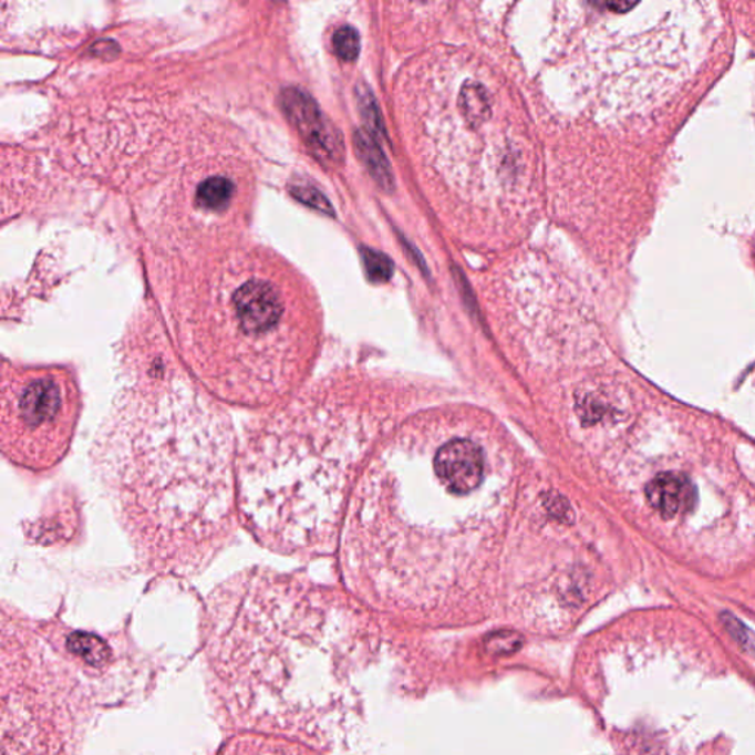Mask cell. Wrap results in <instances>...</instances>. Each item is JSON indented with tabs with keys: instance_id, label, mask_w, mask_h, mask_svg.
<instances>
[{
	"instance_id": "9",
	"label": "cell",
	"mask_w": 755,
	"mask_h": 755,
	"mask_svg": "<svg viewBox=\"0 0 755 755\" xmlns=\"http://www.w3.org/2000/svg\"><path fill=\"white\" fill-rule=\"evenodd\" d=\"M363 263H365L368 278L372 282L382 283L393 278L394 265L384 252L376 251L374 248H363Z\"/></svg>"
},
{
	"instance_id": "6",
	"label": "cell",
	"mask_w": 755,
	"mask_h": 755,
	"mask_svg": "<svg viewBox=\"0 0 755 755\" xmlns=\"http://www.w3.org/2000/svg\"><path fill=\"white\" fill-rule=\"evenodd\" d=\"M354 148L358 151L359 158L365 164L370 175L382 189L390 193L394 189V176L391 170L389 159L384 151L381 149L374 135L363 131L354 133Z\"/></svg>"
},
{
	"instance_id": "7",
	"label": "cell",
	"mask_w": 755,
	"mask_h": 755,
	"mask_svg": "<svg viewBox=\"0 0 755 755\" xmlns=\"http://www.w3.org/2000/svg\"><path fill=\"white\" fill-rule=\"evenodd\" d=\"M235 194L232 182L215 176L204 180L197 190V204L203 210L221 211L229 206Z\"/></svg>"
},
{
	"instance_id": "8",
	"label": "cell",
	"mask_w": 755,
	"mask_h": 755,
	"mask_svg": "<svg viewBox=\"0 0 755 755\" xmlns=\"http://www.w3.org/2000/svg\"><path fill=\"white\" fill-rule=\"evenodd\" d=\"M66 647H69V650L74 655H77L79 659L86 661L91 665L104 664L110 656L106 643L101 638L95 637V634L86 632L71 633L69 639H66Z\"/></svg>"
},
{
	"instance_id": "11",
	"label": "cell",
	"mask_w": 755,
	"mask_h": 755,
	"mask_svg": "<svg viewBox=\"0 0 755 755\" xmlns=\"http://www.w3.org/2000/svg\"><path fill=\"white\" fill-rule=\"evenodd\" d=\"M358 97L363 118H365L368 127H370L371 135L374 133L375 136L384 137V126H382L380 108H377L375 97L372 96V93L366 87L362 86H359Z\"/></svg>"
},
{
	"instance_id": "10",
	"label": "cell",
	"mask_w": 755,
	"mask_h": 755,
	"mask_svg": "<svg viewBox=\"0 0 755 755\" xmlns=\"http://www.w3.org/2000/svg\"><path fill=\"white\" fill-rule=\"evenodd\" d=\"M332 43H334L337 55L343 61L358 60L359 53H361V38L353 27L345 25L337 30Z\"/></svg>"
},
{
	"instance_id": "12",
	"label": "cell",
	"mask_w": 755,
	"mask_h": 755,
	"mask_svg": "<svg viewBox=\"0 0 755 755\" xmlns=\"http://www.w3.org/2000/svg\"><path fill=\"white\" fill-rule=\"evenodd\" d=\"M292 193L301 203L308 204L314 210L325 213V215H334V208H332L331 203L318 189L310 188V186H296Z\"/></svg>"
},
{
	"instance_id": "3",
	"label": "cell",
	"mask_w": 755,
	"mask_h": 755,
	"mask_svg": "<svg viewBox=\"0 0 755 755\" xmlns=\"http://www.w3.org/2000/svg\"><path fill=\"white\" fill-rule=\"evenodd\" d=\"M434 469L446 490L465 496L482 484L486 457L477 443L457 438L439 448Z\"/></svg>"
},
{
	"instance_id": "1",
	"label": "cell",
	"mask_w": 755,
	"mask_h": 755,
	"mask_svg": "<svg viewBox=\"0 0 755 755\" xmlns=\"http://www.w3.org/2000/svg\"><path fill=\"white\" fill-rule=\"evenodd\" d=\"M237 452L228 412L185 368L122 382L91 465L145 571L195 576L232 544Z\"/></svg>"
},
{
	"instance_id": "2",
	"label": "cell",
	"mask_w": 755,
	"mask_h": 755,
	"mask_svg": "<svg viewBox=\"0 0 755 755\" xmlns=\"http://www.w3.org/2000/svg\"><path fill=\"white\" fill-rule=\"evenodd\" d=\"M83 395L73 368L3 361L0 381V451L31 474L55 469L69 455Z\"/></svg>"
},
{
	"instance_id": "13",
	"label": "cell",
	"mask_w": 755,
	"mask_h": 755,
	"mask_svg": "<svg viewBox=\"0 0 755 755\" xmlns=\"http://www.w3.org/2000/svg\"><path fill=\"white\" fill-rule=\"evenodd\" d=\"M722 620L723 623H725L727 632L732 634V638H734L745 651L755 654V638L753 637L752 630L745 628V625L741 623L738 619H735L734 616L725 614L722 617Z\"/></svg>"
},
{
	"instance_id": "14",
	"label": "cell",
	"mask_w": 755,
	"mask_h": 755,
	"mask_svg": "<svg viewBox=\"0 0 755 755\" xmlns=\"http://www.w3.org/2000/svg\"><path fill=\"white\" fill-rule=\"evenodd\" d=\"M754 120H755V92H754Z\"/></svg>"
},
{
	"instance_id": "5",
	"label": "cell",
	"mask_w": 755,
	"mask_h": 755,
	"mask_svg": "<svg viewBox=\"0 0 755 755\" xmlns=\"http://www.w3.org/2000/svg\"><path fill=\"white\" fill-rule=\"evenodd\" d=\"M647 497L664 518H673L695 508L696 490L686 475L663 473L648 484Z\"/></svg>"
},
{
	"instance_id": "4",
	"label": "cell",
	"mask_w": 755,
	"mask_h": 755,
	"mask_svg": "<svg viewBox=\"0 0 755 755\" xmlns=\"http://www.w3.org/2000/svg\"><path fill=\"white\" fill-rule=\"evenodd\" d=\"M283 104L288 115L300 128L301 135L318 154L335 159L343 153V144L334 128L327 123L317 102L299 89H288L283 93Z\"/></svg>"
}]
</instances>
